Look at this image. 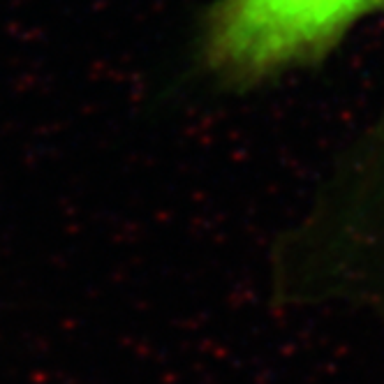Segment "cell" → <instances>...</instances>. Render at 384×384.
Returning <instances> with one entry per match:
<instances>
[{
  "mask_svg": "<svg viewBox=\"0 0 384 384\" xmlns=\"http://www.w3.org/2000/svg\"><path fill=\"white\" fill-rule=\"evenodd\" d=\"M384 0H218L204 58L232 84H252L315 58Z\"/></svg>",
  "mask_w": 384,
  "mask_h": 384,
  "instance_id": "1",
  "label": "cell"
}]
</instances>
